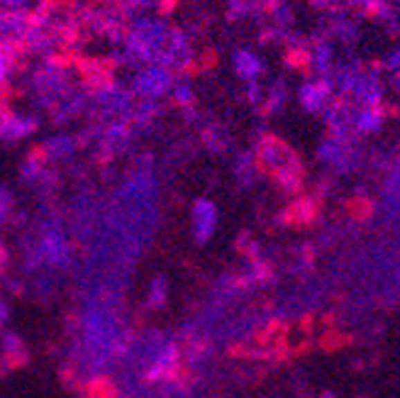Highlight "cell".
I'll return each instance as SVG.
<instances>
[{"instance_id":"5","label":"cell","mask_w":400,"mask_h":398,"mask_svg":"<svg viewBox=\"0 0 400 398\" xmlns=\"http://www.w3.org/2000/svg\"><path fill=\"white\" fill-rule=\"evenodd\" d=\"M237 69H239V73H244V76H252V73L257 71V62H254L249 54H237Z\"/></svg>"},{"instance_id":"8","label":"cell","mask_w":400,"mask_h":398,"mask_svg":"<svg viewBox=\"0 0 400 398\" xmlns=\"http://www.w3.org/2000/svg\"><path fill=\"white\" fill-rule=\"evenodd\" d=\"M27 3H30V0H0V6L12 8V10H25Z\"/></svg>"},{"instance_id":"3","label":"cell","mask_w":400,"mask_h":398,"mask_svg":"<svg viewBox=\"0 0 400 398\" xmlns=\"http://www.w3.org/2000/svg\"><path fill=\"white\" fill-rule=\"evenodd\" d=\"M118 6H120V10L125 12V17L132 22L134 17H142L144 10H149V8L154 6V0H120Z\"/></svg>"},{"instance_id":"7","label":"cell","mask_w":400,"mask_h":398,"mask_svg":"<svg viewBox=\"0 0 400 398\" xmlns=\"http://www.w3.org/2000/svg\"><path fill=\"white\" fill-rule=\"evenodd\" d=\"M174 98H176V103H190V88L188 86H179L176 88V93H174Z\"/></svg>"},{"instance_id":"2","label":"cell","mask_w":400,"mask_h":398,"mask_svg":"<svg viewBox=\"0 0 400 398\" xmlns=\"http://www.w3.org/2000/svg\"><path fill=\"white\" fill-rule=\"evenodd\" d=\"M37 129V120L35 118H22V115H15L6 108H0V137L8 142L12 140H22L25 135L35 132Z\"/></svg>"},{"instance_id":"9","label":"cell","mask_w":400,"mask_h":398,"mask_svg":"<svg viewBox=\"0 0 400 398\" xmlns=\"http://www.w3.org/2000/svg\"><path fill=\"white\" fill-rule=\"evenodd\" d=\"M176 0H161L159 3V15H169L171 10H174Z\"/></svg>"},{"instance_id":"4","label":"cell","mask_w":400,"mask_h":398,"mask_svg":"<svg viewBox=\"0 0 400 398\" xmlns=\"http://www.w3.org/2000/svg\"><path fill=\"white\" fill-rule=\"evenodd\" d=\"M71 147H73V142L69 140V137H57V140H52L46 145V150L52 152V154H69Z\"/></svg>"},{"instance_id":"6","label":"cell","mask_w":400,"mask_h":398,"mask_svg":"<svg viewBox=\"0 0 400 398\" xmlns=\"http://www.w3.org/2000/svg\"><path fill=\"white\" fill-rule=\"evenodd\" d=\"M8 76H10V66H8V59H6V54H3V49H0V88L6 86Z\"/></svg>"},{"instance_id":"1","label":"cell","mask_w":400,"mask_h":398,"mask_svg":"<svg viewBox=\"0 0 400 398\" xmlns=\"http://www.w3.org/2000/svg\"><path fill=\"white\" fill-rule=\"evenodd\" d=\"M171 88V71L164 66H149L139 71L132 81V91L139 98H159Z\"/></svg>"}]
</instances>
